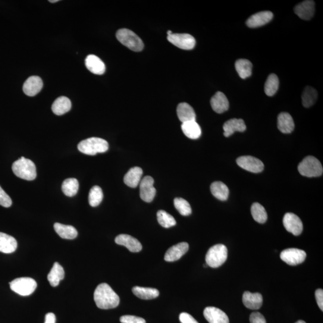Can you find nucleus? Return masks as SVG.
Returning <instances> with one entry per match:
<instances>
[{"label":"nucleus","mask_w":323,"mask_h":323,"mask_svg":"<svg viewBox=\"0 0 323 323\" xmlns=\"http://www.w3.org/2000/svg\"><path fill=\"white\" fill-rule=\"evenodd\" d=\"M12 171L16 176L22 179L32 181L37 177L36 167L31 160L21 157L12 165Z\"/></svg>","instance_id":"nucleus-2"},{"label":"nucleus","mask_w":323,"mask_h":323,"mask_svg":"<svg viewBox=\"0 0 323 323\" xmlns=\"http://www.w3.org/2000/svg\"><path fill=\"white\" fill-rule=\"evenodd\" d=\"M117 38L119 42L131 51L140 52L144 49V43L142 39L130 30L124 28L118 30Z\"/></svg>","instance_id":"nucleus-5"},{"label":"nucleus","mask_w":323,"mask_h":323,"mask_svg":"<svg viewBox=\"0 0 323 323\" xmlns=\"http://www.w3.org/2000/svg\"><path fill=\"white\" fill-rule=\"evenodd\" d=\"M177 113L178 119L182 122L196 121V114L192 106L186 102L179 103L177 106Z\"/></svg>","instance_id":"nucleus-23"},{"label":"nucleus","mask_w":323,"mask_h":323,"mask_svg":"<svg viewBox=\"0 0 323 323\" xmlns=\"http://www.w3.org/2000/svg\"><path fill=\"white\" fill-rule=\"evenodd\" d=\"M154 179L152 177L146 176L143 178L140 183L141 198L146 202H151L154 199L156 190L153 186Z\"/></svg>","instance_id":"nucleus-11"},{"label":"nucleus","mask_w":323,"mask_h":323,"mask_svg":"<svg viewBox=\"0 0 323 323\" xmlns=\"http://www.w3.org/2000/svg\"><path fill=\"white\" fill-rule=\"evenodd\" d=\"M115 242L118 245L126 247L131 252L138 253L142 250L140 241L129 235L121 234L116 238Z\"/></svg>","instance_id":"nucleus-15"},{"label":"nucleus","mask_w":323,"mask_h":323,"mask_svg":"<svg viewBox=\"0 0 323 323\" xmlns=\"http://www.w3.org/2000/svg\"><path fill=\"white\" fill-rule=\"evenodd\" d=\"M181 130L184 134L189 139L196 140L201 136L200 127L196 121H190L182 124Z\"/></svg>","instance_id":"nucleus-28"},{"label":"nucleus","mask_w":323,"mask_h":323,"mask_svg":"<svg viewBox=\"0 0 323 323\" xmlns=\"http://www.w3.org/2000/svg\"><path fill=\"white\" fill-rule=\"evenodd\" d=\"M243 302L247 308L259 309L262 306L263 297L259 293H252L250 291H245L243 294Z\"/></svg>","instance_id":"nucleus-21"},{"label":"nucleus","mask_w":323,"mask_h":323,"mask_svg":"<svg viewBox=\"0 0 323 323\" xmlns=\"http://www.w3.org/2000/svg\"><path fill=\"white\" fill-rule=\"evenodd\" d=\"M45 323H56V316L54 313L49 312L45 316Z\"/></svg>","instance_id":"nucleus-46"},{"label":"nucleus","mask_w":323,"mask_h":323,"mask_svg":"<svg viewBox=\"0 0 323 323\" xmlns=\"http://www.w3.org/2000/svg\"><path fill=\"white\" fill-rule=\"evenodd\" d=\"M79 184L76 178H68L64 181L62 184V192L66 196L72 197L76 195L77 194Z\"/></svg>","instance_id":"nucleus-34"},{"label":"nucleus","mask_w":323,"mask_h":323,"mask_svg":"<svg viewBox=\"0 0 323 323\" xmlns=\"http://www.w3.org/2000/svg\"><path fill=\"white\" fill-rule=\"evenodd\" d=\"M54 229L56 233L63 239L73 240L77 237V231L76 228L72 226L56 223L54 224Z\"/></svg>","instance_id":"nucleus-29"},{"label":"nucleus","mask_w":323,"mask_h":323,"mask_svg":"<svg viewBox=\"0 0 323 323\" xmlns=\"http://www.w3.org/2000/svg\"><path fill=\"white\" fill-rule=\"evenodd\" d=\"M295 323H306V322L303 320H299Z\"/></svg>","instance_id":"nucleus-49"},{"label":"nucleus","mask_w":323,"mask_h":323,"mask_svg":"<svg viewBox=\"0 0 323 323\" xmlns=\"http://www.w3.org/2000/svg\"><path fill=\"white\" fill-rule=\"evenodd\" d=\"M203 315L209 323H230L227 313L216 307H206L203 310Z\"/></svg>","instance_id":"nucleus-13"},{"label":"nucleus","mask_w":323,"mask_h":323,"mask_svg":"<svg viewBox=\"0 0 323 323\" xmlns=\"http://www.w3.org/2000/svg\"><path fill=\"white\" fill-rule=\"evenodd\" d=\"M253 65L252 62L245 59H238L235 62V68L238 75L243 79L251 76L252 74Z\"/></svg>","instance_id":"nucleus-33"},{"label":"nucleus","mask_w":323,"mask_h":323,"mask_svg":"<svg viewBox=\"0 0 323 323\" xmlns=\"http://www.w3.org/2000/svg\"><path fill=\"white\" fill-rule=\"evenodd\" d=\"M9 284L12 291L23 296H29L33 293L37 286L36 281L29 277L18 278Z\"/></svg>","instance_id":"nucleus-7"},{"label":"nucleus","mask_w":323,"mask_h":323,"mask_svg":"<svg viewBox=\"0 0 323 323\" xmlns=\"http://www.w3.org/2000/svg\"><path fill=\"white\" fill-rule=\"evenodd\" d=\"M211 105L213 111L217 114H221L227 112L230 107L227 97L224 93L218 92L211 99Z\"/></svg>","instance_id":"nucleus-20"},{"label":"nucleus","mask_w":323,"mask_h":323,"mask_svg":"<svg viewBox=\"0 0 323 323\" xmlns=\"http://www.w3.org/2000/svg\"><path fill=\"white\" fill-rule=\"evenodd\" d=\"M65 277V272L62 266L58 262H55L51 271L48 275V280L52 287L58 286Z\"/></svg>","instance_id":"nucleus-30"},{"label":"nucleus","mask_w":323,"mask_h":323,"mask_svg":"<svg viewBox=\"0 0 323 323\" xmlns=\"http://www.w3.org/2000/svg\"><path fill=\"white\" fill-rule=\"evenodd\" d=\"M103 192L101 188L98 186H93L89 193V203L91 206H98L103 199Z\"/></svg>","instance_id":"nucleus-39"},{"label":"nucleus","mask_w":323,"mask_h":323,"mask_svg":"<svg viewBox=\"0 0 323 323\" xmlns=\"http://www.w3.org/2000/svg\"><path fill=\"white\" fill-rule=\"evenodd\" d=\"M227 258L228 249L224 244H217L210 248L205 256L207 265L212 268L220 267Z\"/></svg>","instance_id":"nucleus-6"},{"label":"nucleus","mask_w":323,"mask_h":323,"mask_svg":"<svg viewBox=\"0 0 323 323\" xmlns=\"http://www.w3.org/2000/svg\"><path fill=\"white\" fill-rule=\"evenodd\" d=\"M58 2H59V0H50L49 1L50 3H55Z\"/></svg>","instance_id":"nucleus-47"},{"label":"nucleus","mask_w":323,"mask_h":323,"mask_svg":"<svg viewBox=\"0 0 323 323\" xmlns=\"http://www.w3.org/2000/svg\"><path fill=\"white\" fill-rule=\"evenodd\" d=\"M122 323H146L145 319L134 315H124L120 318Z\"/></svg>","instance_id":"nucleus-42"},{"label":"nucleus","mask_w":323,"mask_h":323,"mask_svg":"<svg viewBox=\"0 0 323 323\" xmlns=\"http://www.w3.org/2000/svg\"><path fill=\"white\" fill-rule=\"evenodd\" d=\"M273 14L270 11L258 12L251 16L246 22L247 26L250 28H258L265 26L270 22L273 18Z\"/></svg>","instance_id":"nucleus-16"},{"label":"nucleus","mask_w":323,"mask_h":323,"mask_svg":"<svg viewBox=\"0 0 323 323\" xmlns=\"http://www.w3.org/2000/svg\"><path fill=\"white\" fill-rule=\"evenodd\" d=\"M133 292L137 297L144 300L155 299L159 295V291L156 288L149 287H134Z\"/></svg>","instance_id":"nucleus-32"},{"label":"nucleus","mask_w":323,"mask_h":323,"mask_svg":"<svg viewBox=\"0 0 323 323\" xmlns=\"http://www.w3.org/2000/svg\"><path fill=\"white\" fill-rule=\"evenodd\" d=\"M173 34V33H172V31H171L169 30V31H167V34H168V36H170V35H171V34Z\"/></svg>","instance_id":"nucleus-48"},{"label":"nucleus","mask_w":323,"mask_h":323,"mask_svg":"<svg viewBox=\"0 0 323 323\" xmlns=\"http://www.w3.org/2000/svg\"><path fill=\"white\" fill-rule=\"evenodd\" d=\"M250 323H266V319L261 313L253 312L250 316Z\"/></svg>","instance_id":"nucleus-43"},{"label":"nucleus","mask_w":323,"mask_h":323,"mask_svg":"<svg viewBox=\"0 0 323 323\" xmlns=\"http://www.w3.org/2000/svg\"><path fill=\"white\" fill-rule=\"evenodd\" d=\"M294 11L302 20H311L315 13V3L311 0H306L296 6Z\"/></svg>","instance_id":"nucleus-14"},{"label":"nucleus","mask_w":323,"mask_h":323,"mask_svg":"<svg viewBox=\"0 0 323 323\" xmlns=\"http://www.w3.org/2000/svg\"><path fill=\"white\" fill-rule=\"evenodd\" d=\"M157 218L160 225L165 228H169L176 225V221L173 216L168 214L164 210H159L157 213Z\"/></svg>","instance_id":"nucleus-38"},{"label":"nucleus","mask_w":323,"mask_h":323,"mask_svg":"<svg viewBox=\"0 0 323 323\" xmlns=\"http://www.w3.org/2000/svg\"><path fill=\"white\" fill-rule=\"evenodd\" d=\"M246 125L243 119H232L226 122L224 125V136L229 137L235 132H242L246 130Z\"/></svg>","instance_id":"nucleus-22"},{"label":"nucleus","mask_w":323,"mask_h":323,"mask_svg":"<svg viewBox=\"0 0 323 323\" xmlns=\"http://www.w3.org/2000/svg\"><path fill=\"white\" fill-rule=\"evenodd\" d=\"M315 299L316 302H317L319 308L323 310V290L319 288V289L315 291Z\"/></svg>","instance_id":"nucleus-45"},{"label":"nucleus","mask_w":323,"mask_h":323,"mask_svg":"<svg viewBox=\"0 0 323 323\" xmlns=\"http://www.w3.org/2000/svg\"><path fill=\"white\" fill-rule=\"evenodd\" d=\"M43 83L39 76H31L24 83L23 91L27 96H34L38 94L42 89Z\"/></svg>","instance_id":"nucleus-18"},{"label":"nucleus","mask_w":323,"mask_h":323,"mask_svg":"<svg viewBox=\"0 0 323 323\" xmlns=\"http://www.w3.org/2000/svg\"><path fill=\"white\" fill-rule=\"evenodd\" d=\"M167 39L172 45L183 50H192L196 45L195 39L189 34H172Z\"/></svg>","instance_id":"nucleus-8"},{"label":"nucleus","mask_w":323,"mask_h":323,"mask_svg":"<svg viewBox=\"0 0 323 323\" xmlns=\"http://www.w3.org/2000/svg\"><path fill=\"white\" fill-rule=\"evenodd\" d=\"M174 206L182 216H187L192 213V208L189 203L181 197H176L174 200Z\"/></svg>","instance_id":"nucleus-40"},{"label":"nucleus","mask_w":323,"mask_h":323,"mask_svg":"<svg viewBox=\"0 0 323 323\" xmlns=\"http://www.w3.org/2000/svg\"><path fill=\"white\" fill-rule=\"evenodd\" d=\"M278 128L282 133L290 134L294 129L292 117L288 113H281L278 117Z\"/></svg>","instance_id":"nucleus-26"},{"label":"nucleus","mask_w":323,"mask_h":323,"mask_svg":"<svg viewBox=\"0 0 323 323\" xmlns=\"http://www.w3.org/2000/svg\"><path fill=\"white\" fill-rule=\"evenodd\" d=\"M279 87V79L277 75L271 74L268 76L265 84V92L269 96L274 95Z\"/></svg>","instance_id":"nucleus-37"},{"label":"nucleus","mask_w":323,"mask_h":323,"mask_svg":"<svg viewBox=\"0 0 323 323\" xmlns=\"http://www.w3.org/2000/svg\"><path fill=\"white\" fill-rule=\"evenodd\" d=\"M283 225L288 233L298 236L302 233L303 224L300 218L293 213L288 212L284 216Z\"/></svg>","instance_id":"nucleus-12"},{"label":"nucleus","mask_w":323,"mask_h":323,"mask_svg":"<svg viewBox=\"0 0 323 323\" xmlns=\"http://www.w3.org/2000/svg\"><path fill=\"white\" fill-rule=\"evenodd\" d=\"M78 150L87 155L94 156L97 153H104L109 150V143L106 140L98 137H91L78 144Z\"/></svg>","instance_id":"nucleus-3"},{"label":"nucleus","mask_w":323,"mask_h":323,"mask_svg":"<svg viewBox=\"0 0 323 323\" xmlns=\"http://www.w3.org/2000/svg\"><path fill=\"white\" fill-rule=\"evenodd\" d=\"M212 195L216 198L223 200H227L230 194V190L227 185L221 181H215L210 187Z\"/></svg>","instance_id":"nucleus-31"},{"label":"nucleus","mask_w":323,"mask_h":323,"mask_svg":"<svg viewBox=\"0 0 323 323\" xmlns=\"http://www.w3.org/2000/svg\"><path fill=\"white\" fill-rule=\"evenodd\" d=\"M299 173L306 177H316L321 176L323 169L321 162L318 159L312 156L304 158L298 166Z\"/></svg>","instance_id":"nucleus-4"},{"label":"nucleus","mask_w":323,"mask_h":323,"mask_svg":"<svg viewBox=\"0 0 323 323\" xmlns=\"http://www.w3.org/2000/svg\"><path fill=\"white\" fill-rule=\"evenodd\" d=\"M179 319L181 323H199L192 315L186 312L180 313Z\"/></svg>","instance_id":"nucleus-44"},{"label":"nucleus","mask_w":323,"mask_h":323,"mask_svg":"<svg viewBox=\"0 0 323 323\" xmlns=\"http://www.w3.org/2000/svg\"><path fill=\"white\" fill-rule=\"evenodd\" d=\"M71 102L67 97H59L53 103L52 110L53 114L58 116L63 115L70 111Z\"/></svg>","instance_id":"nucleus-27"},{"label":"nucleus","mask_w":323,"mask_h":323,"mask_svg":"<svg viewBox=\"0 0 323 323\" xmlns=\"http://www.w3.org/2000/svg\"><path fill=\"white\" fill-rule=\"evenodd\" d=\"M143 174V169L140 167L132 168L125 174L124 180L125 184L132 188H136L139 185Z\"/></svg>","instance_id":"nucleus-24"},{"label":"nucleus","mask_w":323,"mask_h":323,"mask_svg":"<svg viewBox=\"0 0 323 323\" xmlns=\"http://www.w3.org/2000/svg\"><path fill=\"white\" fill-rule=\"evenodd\" d=\"M87 70L94 74L102 75L105 73V65L101 59L94 55H89L85 59Z\"/></svg>","instance_id":"nucleus-19"},{"label":"nucleus","mask_w":323,"mask_h":323,"mask_svg":"<svg viewBox=\"0 0 323 323\" xmlns=\"http://www.w3.org/2000/svg\"><path fill=\"white\" fill-rule=\"evenodd\" d=\"M189 244L180 243L169 248L166 252L164 259L165 261L172 262L179 260L189 250Z\"/></svg>","instance_id":"nucleus-17"},{"label":"nucleus","mask_w":323,"mask_h":323,"mask_svg":"<svg viewBox=\"0 0 323 323\" xmlns=\"http://www.w3.org/2000/svg\"><path fill=\"white\" fill-rule=\"evenodd\" d=\"M238 166L247 171L259 173L264 169V164L258 158L252 156H241L237 159Z\"/></svg>","instance_id":"nucleus-10"},{"label":"nucleus","mask_w":323,"mask_h":323,"mask_svg":"<svg viewBox=\"0 0 323 323\" xmlns=\"http://www.w3.org/2000/svg\"><path fill=\"white\" fill-rule=\"evenodd\" d=\"M251 212H252L254 220L259 224H265L267 221V212H266L264 207L259 203H253L252 208H251Z\"/></svg>","instance_id":"nucleus-35"},{"label":"nucleus","mask_w":323,"mask_h":323,"mask_svg":"<svg viewBox=\"0 0 323 323\" xmlns=\"http://www.w3.org/2000/svg\"><path fill=\"white\" fill-rule=\"evenodd\" d=\"M12 204L11 197L5 192V190L0 186V205L9 208Z\"/></svg>","instance_id":"nucleus-41"},{"label":"nucleus","mask_w":323,"mask_h":323,"mask_svg":"<svg viewBox=\"0 0 323 323\" xmlns=\"http://www.w3.org/2000/svg\"><path fill=\"white\" fill-rule=\"evenodd\" d=\"M93 296L97 307L100 309L115 308L120 303L118 294L106 283H102L97 286Z\"/></svg>","instance_id":"nucleus-1"},{"label":"nucleus","mask_w":323,"mask_h":323,"mask_svg":"<svg viewBox=\"0 0 323 323\" xmlns=\"http://www.w3.org/2000/svg\"><path fill=\"white\" fill-rule=\"evenodd\" d=\"M317 97V91L312 87H306L302 96L303 105L306 108L310 107L314 104Z\"/></svg>","instance_id":"nucleus-36"},{"label":"nucleus","mask_w":323,"mask_h":323,"mask_svg":"<svg viewBox=\"0 0 323 323\" xmlns=\"http://www.w3.org/2000/svg\"><path fill=\"white\" fill-rule=\"evenodd\" d=\"M280 258L283 261L291 266H296L305 261V251L297 249H287L281 252Z\"/></svg>","instance_id":"nucleus-9"},{"label":"nucleus","mask_w":323,"mask_h":323,"mask_svg":"<svg viewBox=\"0 0 323 323\" xmlns=\"http://www.w3.org/2000/svg\"><path fill=\"white\" fill-rule=\"evenodd\" d=\"M17 247L18 243L14 237L0 233V252L12 253L17 250Z\"/></svg>","instance_id":"nucleus-25"}]
</instances>
